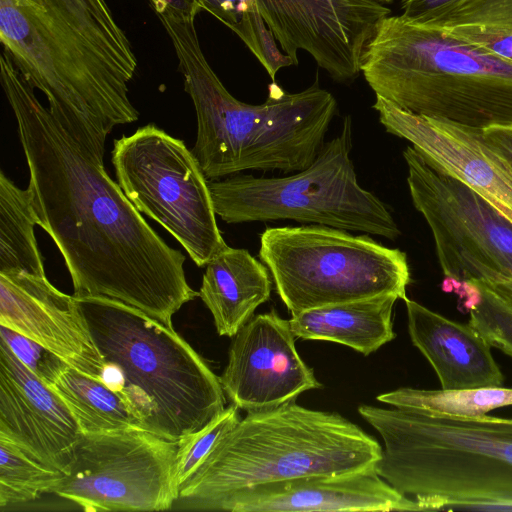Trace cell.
I'll list each match as a JSON object with an SVG mask.
<instances>
[{
	"mask_svg": "<svg viewBox=\"0 0 512 512\" xmlns=\"http://www.w3.org/2000/svg\"><path fill=\"white\" fill-rule=\"evenodd\" d=\"M0 71L38 225L64 259L73 296L114 299L173 326L172 316L199 296L187 282L184 254L151 228L108 175L103 158L40 103L5 51Z\"/></svg>",
	"mask_w": 512,
	"mask_h": 512,
	"instance_id": "cell-1",
	"label": "cell"
},
{
	"mask_svg": "<svg viewBox=\"0 0 512 512\" xmlns=\"http://www.w3.org/2000/svg\"><path fill=\"white\" fill-rule=\"evenodd\" d=\"M0 40L51 114L97 156L115 126L138 120L128 96L137 59L106 0H0Z\"/></svg>",
	"mask_w": 512,
	"mask_h": 512,
	"instance_id": "cell-2",
	"label": "cell"
},
{
	"mask_svg": "<svg viewBox=\"0 0 512 512\" xmlns=\"http://www.w3.org/2000/svg\"><path fill=\"white\" fill-rule=\"evenodd\" d=\"M158 16L195 107L197 137L191 151L208 181L245 170L298 172L314 162L337 111L329 91L317 80L297 93L272 82L262 104L241 102L208 63L194 20Z\"/></svg>",
	"mask_w": 512,
	"mask_h": 512,
	"instance_id": "cell-3",
	"label": "cell"
},
{
	"mask_svg": "<svg viewBox=\"0 0 512 512\" xmlns=\"http://www.w3.org/2000/svg\"><path fill=\"white\" fill-rule=\"evenodd\" d=\"M383 440L377 474L421 510L512 508V418L360 405Z\"/></svg>",
	"mask_w": 512,
	"mask_h": 512,
	"instance_id": "cell-4",
	"label": "cell"
},
{
	"mask_svg": "<svg viewBox=\"0 0 512 512\" xmlns=\"http://www.w3.org/2000/svg\"><path fill=\"white\" fill-rule=\"evenodd\" d=\"M382 446L336 412L295 401L247 412L179 486L177 510L213 511L243 488L375 469Z\"/></svg>",
	"mask_w": 512,
	"mask_h": 512,
	"instance_id": "cell-5",
	"label": "cell"
},
{
	"mask_svg": "<svg viewBox=\"0 0 512 512\" xmlns=\"http://www.w3.org/2000/svg\"><path fill=\"white\" fill-rule=\"evenodd\" d=\"M74 298L105 363L101 380L143 429L179 441L225 410L219 377L173 326L107 297Z\"/></svg>",
	"mask_w": 512,
	"mask_h": 512,
	"instance_id": "cell-6",
	"label": "cell"
},
{
	"mask_svg": "<svg viewBox=\"0 0 512 512\" xmlns=\"http://www.w3.org/2000/svg\"><path fill=\"white\" fill-rule=\"evenodd\" d=\"M361 72L405 111L475 129L512 125V63L402 15L380 22Z\"/></svg>",
	"mask_w": 512,
	"mask_h": 512,
	"instance_id": "cell-7",
	"label": "cell"
},
{
	"mask_svg": "<svg viewBox=\"0 0 512 512\" xmlns=\"http://www.w3.org/2000/svg\"><path fill=\"white\" fill-rule=\"evenodd\" d=\"M351 148V118L346 116L341 132L324 142L302 171L208 181L216 214L226 223L290 219L395 240L401 234L398 225L384 203L359 185Z\"/></svg>",
	"mask_w": 512,
	"mask_h": 512,
	"instance_id": "cell-8",
	"label": "cell"
},
{
	"mask_svg": "<svg viewBox=\"0 0 512 512\" xmlns=\"http://www.w3.org/2000/svg\"><path fill=\"white\" fill-rule=\"evenodd\" d=\"M259 256L291 315L381 294L404 300L411 281L405 252L325 225L267 228Z\"/></svg>",
	"mask_w": 512,
	"mask_h": 512,
	"instance_id": "cell-9",
	"label": "cell"
},
{
	"mask_svg": "<svg viewBox=\"0 0 512 512\" xmlns=\"http://www.w3.org/2000/svg\"><path fill=\"white\" fill-rule=\"evenodd\" d=\"M111 154L126 197L167 230L197 266L228 247L208 180L182 140L149 123L116 139Z\"/></svg>",
	"mask_w": 512,
	"mask_h": 512,
	"instance_id": "cell-10",
	"label": "cell"
},
{
	"mask_svg": "<svg viewBox=\"0 0 512 512\" xmlns=\"http://www.w3.org/2000/svg\"><path fill=\"white\" fill-rule=\"evenodd\" d=\"M178 441L141 428L81 433L52 494L85 511H164L178 498Z\"/></svg>",
	"mask_w": 512,
	"mask_h": 512,
	"instance_id": "cell-11",
	"label": "cell"
},
{
	"mask_svg": "<svg viewBox=\"0 0 512 512\" xmlns=\"http://www.w3.org/2000/svg\"><path fill=\"white\" fill-rule=\"evenodd\" d=\"M403 157L413 205L432 232L444 275L442 287L512 278V223L413 146L403 151Z\"/></svg>",
	"mask_w": 512,
	"mask_h": 512,
	"instance_id": "cell-12",
	"label": "cell"
},
{
	"mask_svg": "<svg viewBox=\"0 0 512 512\" xmlns=\"http://www.w3.org/2000/svg\"><path fill=\"white\" fill-rule=\"evenodd\" d=\"M380 0H256L283 51L308 52L338 82L361 72L366 46L391 10Z\"/></svg>",
	"mask_w": 512,
	"mask_h": 512,
	"instance_id": "cell-13",
	"label": "cell"
},
{
	"mask_svg": "<svg viewBox=\"0 0 512 512\" xmlns=\"http://www.w3.org/2000/svg\"><path fill=\"white\" fill-rule=\"evenodd\" d=\"M232 338L219 381L238 409H271L322 386L298 354L289 320L275 310L253 316Z\"/></svg>",
	"mask_w": 512,
	"mask_h": 512,
	"instance_id": "cell-14",
	"label": "cell"
},
{
	"mask_svg": "<svg viewBox=\"0 0 512 512\" xmlns=\"http://www.w3.org/2000/svg\"><path fill=\"white\" fill-rule=\"evenodd\" d=\"M373 108L388 133L412 143L428 161L460 180L512 223V167L482 129L420 116L376 96Z\"/></svg>",
	"mask_w": 512,
	"mask_h": 512,
	"instance_id": "cell-15",
	"label": "cell"
},
{
	"mask_svg": "<svg viewBox=\"0 0 512 512\" xmlns=\"http://www.w3.org/2000/svg\"><path fill=\"white\" fill-rule=\"evenodd\" d=\"M0 325L101 380L105 363L74 296L58 290L46 275L0 273Z\"/></svg>",
	"mask_w": 512,
	"mask_h": 512,
	"instance_id": "cell-16",
	"label": "cell"
},
{
	"mask_svg": "<svg viewBox=\"0 0 512 512\" xmlns=\"http://www.w3.org/2000/svg\"><path fill=\"white\" fill-rule=\"evenodd\" d=\"M80 434L63 400L0 338V436L63 472Z\"/></svg>",
	"mask_w": 512,
	"mask_h": 512,
	"instance_id": "cell-17",
	"label": "cell"
},
{
	"mask_svg": "<svg viewBox=\"0 0 512 512\" xmlns=\"http://www.w3.org/2000/svg\"><path fill=\"white\" fill-rule=\"evenodd\" d=\"M213 511H422L375 469L314 475L240 489L221 499Z\"/></svg>",
	"mask_w": 512,
	"mask_h": 512,
	"instance_id": "cell-18",
	"label": "cell"
},
{
	"mask_svg": "<svg viewBox=\"0 0 512 512\" xmlns=\"http://www.w3.org/2000/svg\"><path fill=\"white\" fill-rule=\"evenodd\" d=\"M413 345L434 369L441 389L502 386L504 375L491 346L468 323L451 320L422 304L404 299Z\"/></svg>",
	"mask_w": 512,
	"mask_h": 512,
	"instance_id": "cell-19",
	"label": "cell"
},
{
	"mask_svg": "<svg viewBox=\"0 0 512 512\" xmlns=\"http://www.w3.org/2000/svg\"><path fill=\"white\" fill-rule=\"evenodd\" d=\"M268 270L248 250L229 246L207 263L198 293L220 336L234 337L257 307L269 300Z\"/></svg>",
	"mask_w": 512,
	"mask_h": 512,
	"instance_id": "cell-20",
	"label": "cell"
},
{
	"mask_svg": "<svg viewBox=\"0 0 512 512\" xmlns=\"http://www.w3.org/2000/svg\"><path fill=\"white\" fill-rule=\"evenodd\" d=\"M396 294L330 304L292 315L295 337L348 346L367 356L395 338L392 312Z\"/></svg>",
	"mask_w": 512,
	"mask_h": 512,
	"instance_id": "cell-21",
	"label": "cell"
},
{
	"mask_svg": "<svg viewBox=\"0 0 512 512\" xmlns=\"http://www.w3.org/2000/svg\"><path fill=\"white\" fill-rule=\"evenodd\" d=\"M412 22L512 63V0H456Z\"/></svg>",
	"mask_w": 512,
	"mask_h": 512,
	"instance_id": "cell-22",
	"label": "cell"
},
{
	"mask_svg": "<svg viewBox=\"0 0 512 512\" xmlns=\"http://www.w3.org/2000/svg\"><path fill=\"white\" fill-rule=\"evenodd\" d=\"M49 387L63 400L81 433L142 428L125 400L102 380L67 364ZM145 430V429H144Z\"/></svg>",
	"mask_w": 512,
	"mask_h": 512,
	"instance_id": "cell-23",
	"label": "cell"
},
{
	"mask_svg": "<svg viewBox=\"0 0 512 512\" xmlns=\"http://www.w3.org/2000/svg\"><path fill=\"white\" fill-rule=\"evenodd\" d=\"M35 225L38 219L30 190L19 188L0 171V273L46 275Z\"/></svg>",
	"mask_w": 512,
	"mask_h": 512,
	"instance_id": "cell-24",
	"label": "cell"
},
{
	"mask_svg": "<svg viewBox=\"0 0 512 512\" xmlns=\"http://www.w3.org/2000/svg\"><path fill=\"white\" fill-rule=\"evenodd\" d=\"M395 408L454 417H476L512 405V388L502 386L463 390H426L402 387L377 396Z\"/></svg>",
	"mask_w": 512,
	"mask_h": 512,
	"instance_id": "cell-25",
	"label": "cell"
},
{
	"mask_svg": "<svg viewBox=\"0 0 512 512\" xmlns=\"http://www.w3.org/2000/svg\"><path fill=\"white\" fill-rule=\"evenodd\" d=\"M63 472L39 461L0 436V506L25 503L53 493Z\"/></svg>",
	"mask_w": 512,
	"mask_h": 512,
	"instance_id": "cell-26",
	"label": "cell"
},
{
	"mask_svg": "<svg viewBox=\"0 0 512 512\" xmlns=\"http://www.w3.org/2000/svg\"><path fill=\"white\" fill-rule=\"evenodd\" d=\"M456 293L469 312L468 324L491 347L512 357V304L482 280H471L442 287Z\"/></svg>",
	"mask_w": 512,
	"mask_h": 512,
	"instance_id": "cell-27",
	"label": "cell"
},
{
	"mask_svg": "<svg viewBox=\"0 0 512 512\" xmlns=\"http://www.w3.org/2000/svg\"><path fill=\"white\" fill-rule=\"evenodd\" d=\"M239 420L238 408L231 404L205 427L178 441L177 481L179 486L190 477L217 441Z\"/></svg>",
	"mask_w": 512,
	"mask_h": 512,
	"instance_id": "cell-28",
	"label": "cell"
},
{
	"mask_svg": "<svg viewBox=\"0 0 512 512\" xmlns=\"http://www.w3.org/2000/svg\"><path fill=\"white\" fill-rule=\"evenodd\" d=\"M236 34L266 69L272 82H276V74L281 68L294 65L293 60L279 50L275 36L258 9L249 13Z\"/></svg>",
	"mask_w": 512,
	"mask_h": 512,
	"instance_id": "cell-29",
	"label": "cell"
},
{
	"mask_svg": "<svg viewBox=\"0 0 512 512\" xmlns=\"http://www.w3.org/2000/svg\"><path fill=\"white\" fill-rule=\"evenodd\" d=\"M0 338L6 342L16 357L48 386L68 364L44 346L2 325Z\"/></svg>",
	"mask_w": 512,
	"mask_h": 512,
	"instance_id": "cell-30",
	"label": "cell"
},
{
	"mask_svg": "<svg viewBox=\"0 0 512 512\" xmlns=\"http://www.w3.org/2000/svg\"><path fill=\"white\" fill-rule=\"evenodd\" d=\"M202 10L208 11L234 33L250 12L258 9L256 0H200Z\"/></svg>",
	"mask_w": 512,
	"mask_h": 512,
	"instance_id": "cell-31",
	"label": "cell"
},
{
	"mask_svg": "<svg viewBox=\"0 0 512 512\" xmlns=\"http://www.w3.org/2000/svg\"><path fill=\"white\" fill-rule=\"evenodd\" d=\"M157 15H166L180 20H195L202 11L200 0H148Z\"/></svg>",
	"mask_w": 512,
	"mask_h": 512,
	"instance_id": "cell-32",
	"label": "cell"
},
{
	"mask_svg": "<svg viewBox=\"0 0 512 512\" xmlns=\"http://www.w3.org/2000/svg\"><path fill=\"white\" fill-rule=\"evenodd\" d=\"M484 138L512 167V125H495L482 129Z\"/></svg>",
	"mask_w": 512,
	"mask_h": 512,
	"instance_id": "cell-33",
	"label": "cell"
},
{
	"mask_svg": "<svg viewBox=\"0 0 512 512\" xmlns=\"http://www.w3.org/2000/svg\"><path fill=\"white\" fill-rule=\"evenodd\" d=\"M453 1L456 0H401V15L410 21H417Z\"/></svg>",
	"mask_w": 512,
	"mask_h": 512,
	"instance_id": "cell-34",
	"label": "cell"
},
{
	"mask_svg": "<svg viewBox=\"0 0 512 512\" xmlns=\"http://www.w3.org/2000/svg\"><path fill=\"white\" fill-rule=\"evenodd\" d=\"M500 296L512 304V278H499L495 280H483Z\"/></svg>",
	"mask_w": 512,
	"mask_h": 512,
	"instance_id": "cell-35",
	"label": "cell"
},
{
	"mask_svg": "<svg viewBox=\"0 0 512 512\" xmlns=\"http://www.w3.org/2000/svg\"><path fill=\"white\" fill-rule=\"evenodd\" d=\"M381 1H382V2H384V3H390V2H392L393 0H381Z\"/></svg>",
	"mask_w": 512,
	"mask_h": 512,
	"instance_id": "cell-36",
	"label": "cell"
}]
</instances>
